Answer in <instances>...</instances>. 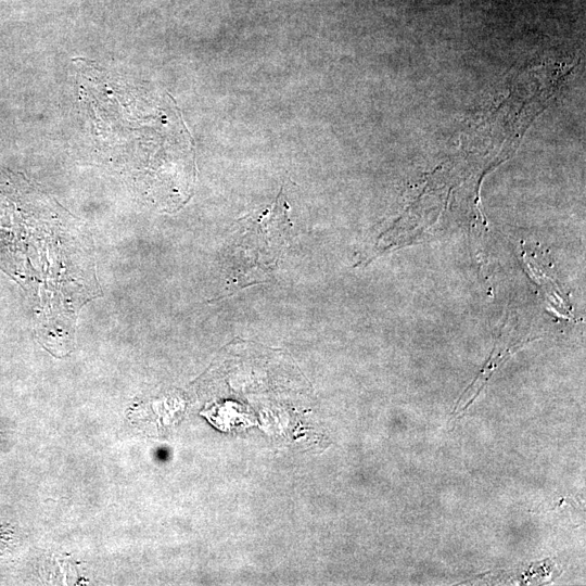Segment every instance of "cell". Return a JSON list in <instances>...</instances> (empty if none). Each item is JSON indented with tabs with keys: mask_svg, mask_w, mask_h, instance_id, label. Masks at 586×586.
Returning <instances> with one entry per match:
<instances>
[{
	"mask_svg": "<svg viewBox=\"0 0 586 586\" xmlns=\"http://www.w3.org/2000/svg\"><path fill=\"white\" fill-rule=\"evenodd\" d=\"M288 208L280 193L264 211L240 220L230 243L228 285L231 292L265 282L275 270L291 227Z\"/></svg>",
	"mask_w": 586,
	"mask_h": 586,
	"instance_id": "obj_1",
	"label": "cell"
}]
</instances>
